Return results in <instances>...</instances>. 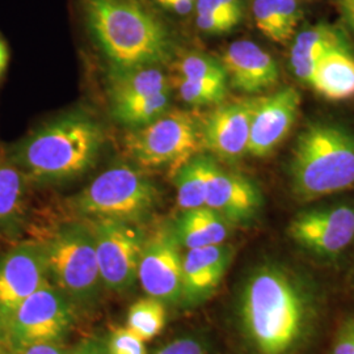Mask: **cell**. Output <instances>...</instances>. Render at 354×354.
<instances>
[{
	"label": "cell",
	"mask_w": 354,
	"mask_h": 354,
	"mask_svg": "<svg viewBox=\"0 0 354 354\" xmlns=\"http://www.w3.org/2000/svg\"><path fill=\"white\" fill-rule=\"evenodd\" d=\"M197 28L207 35H223L241 24L244 11H215L196 13Z\"/></svg>",
	"instance_id": "cell-29"
},
{
	"label": "cell",
	"mask_w": 354,
	"mask_h": 354,
	"mask_svg": "<svg viewBox=\"0 0 354 354\" xmlns=\"http://www.w3.org/2000/svg\"><path fill=\"white\" fill-rule=\"evenodd\" d=\"M167 323L165 304L160 299L145 297L140 298L127 311V327L143 342H151L159 336Z\"/></svg>",
	"instance_id": "cell-25"
},
{
	"label": "cell",
	"mask_w": 354,
	"mask_h": 354,
	"mask_svg": "<svg viewBox=\"0 0 354 354\" xmlns=\"http://www.w3.org/2000/svg\"><path fill=\"white\" fill-rule=\"evenodd\" d=\"M301 100L299 92L292 87H282L272 95L257 99L247 153L264 158L274 151L295 124Z\"/></svg>",
	"instance_id": "cell-14"
},
{
	"label": "cell",
	"mask_w": 354,
	"mask_h": 354,
	"mask_svg": "<svg viewBox=\"0 0 354 354\" xmlns=\"http://www.w3.org/2000/svg\"><path fill=\"white\" fill-rule=\"evenodd\" d=\"M8 62H10V51H8V46H7V44L4 42V39L0 37V77L4 75V73L7 71Z\"/></svg>",
	"instance_id": "cell-38"
},
{
	"label": "cell",
	"mask_w": 354,
	"mask_h": 354,
	"mask_svg": "<svg viewBox=\"0 0 354 354\" xmlns=\"http://www.w3.org/2000/svg\"><path fill=\"white\" fill-rule=\"evenodd\" d=\"M156 185L140 169L115 165L104 171L71 201L76 213L89 219L140 223L159 203Z\"/></svg>",
	"instance_id": "cell-5"
},
{
	"label": "cell",
	"mask_w": 354,
	"mask_h": 354,
	"mask_svg": "<svg viewBox=\"0 0 354 354\" xmlns=\"http://www.w3.org/2000/svg\"><path fill=\"white\" fill-rule=\"evenodd\" d=\"M15 354H66L64 349L57 345V342H42L33 344L24 348L16 349Z\"/></svg>",
	"instance_id": "cell-35"
},
{
	"label": "cell",
	"mask_w": 354,
	"mask_h": 354,
	"mask_svg": "<svg viewBox=\"0 0 354 354\" xmlns=\"http://www.w3.org/2000/svg\"><path fill=\"white\" fill-rule=\"evenodd\" d=\"M105 133L86 112L62 114L19 140L10 162L24 176L42 184L82 176L96 165Z\"/></svg>",
	"instance_id": "cell-1"
},
{
	"label": "cell",
	"mask_w": 354,
	"mask_h": 354,
	"mask_svg": "<svg viewBox=\"0 0 354 354\" xmlns=\"http://www.w3.org/2000/svg\"><path fill=\"white\" fill-rule=\"evenodd\" d=\"M310 86L332 102L354 97V55L348 44L332 49L319 61Z\"/></svg>",
	"instance_id": "cell-19"
},
{
	"label": "cell",
	"mask_w": 354,
	"mask_h": 354,
	"mask_svg": "<svg viewBox=\"0 0 354 354\" xmlns=\"http://www.w3.org/2000/svg\"><path fill=\"white\" fill-rule=\"evenodd\" d=\"M194 10L196 13L244 11V3L243 0H197Z\"/></svg>",
	"instance_id": "cell-32"
},
{
	"label": "cell",
	"mask_w": 354,
	"mask_h": 354,
	"mask_svg": "<svg viewBox=\"0 0 354 354\" xmlns=\"http://www.w3.org/2000/svg\"><path fill=\"white\" fill-rule=\"evenodd\" d=\"M92 230L102 282L111 290H127L138 279L146 236L138 223L92 219Z\"/></svg>",
	"instance_id": "cell-9"
},
{
	"label": "cell",
	"mask_w": 354,
	"mask_h": 354,
	"mask_svg": "<svg viewBox=\"0 0 354 354\" xmlns=\"http://www.w3.org/2000/svg\"><path fill=\"white\" fill-rule=\"evenodd\" d=\"M130 159L145 168L168 167L174 174L203 151V121L184 111H168L146 127L131 129L125 137Z\"/></svg>",
	"instance_id": "cell-6"
},
{
	"label": "cell",
	"mask_w": 354,
	"mask_h": 354,
	"mask_svg": "<svg viewBox=\"0 0 354 354\" xmlns=\"http://www.w3.org/2000/svg\"><path fill=\"white\" fill-rule=\"evenodd\" d=\"M48 282L42 244L23 243L0 257V332L19 306Z\"/></svg>",
	"instance_id": "cell-10"
},
{
	"label": "cell",
	"mask_w": 354,
	"mask_h": 354,
	"mask_svg": "<svg viewBox=\"0 0 354 354\" xmlns=\"http://www.w3.org/2000/svg\"><path fill=\"white\" fill-rule=\"evenodd\" d=\"M289 177L294 196L302 203L353 188V133L336 124L308 125L294 146Z\"/></svg>",
	"instance_id": "cell-4"
},
{
	"label": "cell",
	"mask_w": 354,
	"mask_h": 354,
	"mask_svg": "<svg viewBox=\"0 0 354 354\" xmlns=\"http://www.w3.org/2000/svg\"><path fill=\"white\" fill-rule=\"evenodd\" d=\"M172 227L163 226L146 238L138 266L145 292L163 304H176L183 290V256Z\"/></svg>",
	"instance_id": "cell-11"
},
{
	"label": "cell",
	"mask_w": 354,
	"mask_h": 354,
	"mask_svg": "<svg viewBox=\"0 0 354 354\" xmlns=\"http://www.w3.org/2000/svg\"><path fill=\"white\" fill-rule=\"evenodd\" d=\"M106 83L111 104L171 89L168 77L159 66H111Z\"/></svg>",
	"instance_id": "cell-21"
},
{
	"label": "cell",
	"mask_w": 354,
	"mask_h": 354,
	"mask_svg": "<svg viewBox=\"0 0 354 354\" xmlns=\"http://www.w3.org/2000/svg\"><path fill=\"white\" fill-rule=\"evenodd\" d=\"M106 346L109 354H147L145 342L127 327L113 328Z\"/></svg>",
	"instance_id": "cell-30"
},
{
	"label": "cell",
	"mask_w": 354,
	"mask_h": 354,
	"mask_svg": "<svg viewBox=\"0 0 354 354\" xmlns=\"http://www.w3.org/2000/svg\"><path fill=\"white\" fill-rule=\"evenodd\" d=\"M205 206L222 215L228 223L244 225L259 214L263 194L251 178L225 169L209 156Z\"/></svg>",
	"instance_id": "cell-13"
},
{
	"label": "cell",
	"mask_w": 354,
	"mask_h": 354,
	"mask_svg": "<svg viewBox=\"0 0 354 354\" xmlns=\"http://www.w3.org/2000/svg\"><path fill=\"white\" fill-rule=\"evenodd\" d=\"M155 354H206V352L201 342L190 337H183L169 342Z\"/></svg>",
	"instance_id": "cell-31"
},
{
	"label": "cell",
	"mask_w": 354,
	"mask_h": 354,
	"mask_svg": "<svg viewBox=\"0 0 354 354\" xmlns=\"http://www.w3.org/2000/svg\"><path fill=\"white\" fill-rule=\"evenodd\" d=\"M257 99L222 104L203 121V151L222 160H238L248 150Z\"/></svg>",
	"instance_id": "cell-15"
},
{
	"label": "cell",
	"mask_w": 354,
	"mask_h": 354,
	"mask_svg": "<svg viewBox=\"0 0 354 354\" xmlns=\"http://www.w3.org/2000/svg\"><path fill=\"white\" fill-rule=\"evenodd\" d=\"M221 62L230 86L243 93H260L279 83L277 62L252 41L232 42L223 53Z\"/></svg>",
	"instance_id": "cell-16"
},
{
	"label": "cell",
	"mask_w": 354,
	"mask_h": 354,
	"mask_svg": "<svg viewBox=\"0 0 354 354\" xmlns=\"http://www.w3.org/2000/svg\"><path fill=\"white\" fill-rule=\"evenodd\" d=\"M26 176L10 160H0V228L15 225L23 214Z\"/></svg>",
	"instance_id": "cell-24"
},
{
	"label": "cell",
	"mask_w": 354,
	"mask_h": 354,
	"mask_svg": "<svg viewBox=\"0 0 354 354\" xmlns=\"http://www.w3.org/2000/svg\"><path fill=\"white\" fill-rule=\"evenodd\" d=\"M177 243L187 250L222 244L227 239L230 223L207 206L184 210L172 226Z\"/></svg>",
	"instance_id": "cell-20"
},
{
	"label": "cell",
	"mask_w": 354,
	"mask_h": 354,
	"mask_svg": "<svg viewBox=\"0 0 354 354\" xmlns=\"http://www.w3.org/2000/svg\"><path fill=\"white\" fill-rule=\"evenodd\" d=\"M291 239L320 256L342 253L354 239V207L336 205L306 210L289 226Z\"/></svg>",
	"instance_id": "cell-12"
},
{
	"label": "cell",
	"mask_w": 354,
	"mask_h": 354,
	"mask_svg": "<svg viewBox=\"0 0 354 354\" xmlns=\"http://www.w3.org/2000/svg\"><path fill=\"white\" fill-rule=\"evenodd\" d=\"M227 79L184 80L178 79L177 92L180 99L193 106L219 105L227 96Z\"/></svg>",
	"instance_id": "cell-26"
},
{
	"label": "cell",
	"mask_w": 354,
	"mask_h": 354,
	"mask_svg": "<svg viewBox=\"0 0 354 354\" xmlns=\"http://www.w3.org/2000/svg\"><path fill=\"white\" fill-rule=\"evenodd\" d=\"M298 1L299 0H274L285 24L294 33L302 17V11L299 8Z\"/></svg>",
	"instance_id": "cell-33"
},
{
	"label": "cell",
	"mask_w": 354,
	"mask_h": 354,
	"mask_svg": "<svg viewBox=\"0 0 354 354\" xmlns=\"http://www.w3.org/2000/svg\"><path fill=\"white\" fill-rule=\"evenodd\" d=\"M207 159L209 155H196L174 174L177 189V203L183 212L205 206L207 187Z\"/></svg>",
	"instance_id": "cell-23"
},
{
	"label": "cell",
	"mask_w": 354,
	"mask_h": 354,
	"mask_svg": "<svg viewBox=\"0 0 354 354\" xmlns=\"http://www.w3.org/2000/svg\"><path fill=\"white\" fill-rule=\"evenodd\" d=\"M252 11L257 29L268 39L286 45L295 35L285 24L274 0H254Z\"/></svg>",
	"instance_id": "cell-27"
},
{
	"label": "cell",
	"mask_w": 354,
	"mask_h": 354,
	"mask_svg": "<svg viewBox=\"0 0 354 354\" xmlns=\"http://www.w3.org/2000/svg\"><path fill=\"white\" fill-rule=\"evenodd\" d=\"M84 15L111 66L160 67L172 58L165 24L136 0H84Z\"/></svg>",
	"instance_id": "cell-2"
},
{
	"label": "cell",
	"mask_w": 354,
	"mask_h": 354,
	"mask_svg": "<svg viewBox=\"0 0 354 354\" xmlns=\"http://www.w3.org/2000/svg\"><path fill=\"white\" fill-rule=\"evenodd\" d=\"M243 328L259 354H286L299 342L307 310L290 277L276 268H261L244 286Z\"/></svg>",
	"instance_id": "cell-3"
},
{
	"label": "cell",
	"mask_w": 354,
	"mask_h": 354,
	"mask_svg": "<svg viewBox=\"0 0 354 354\" xmlns=\"http://www.w3.org/2000/svg\"><path fill=\"white\" fill-rule=\"evenodd\" d=\"M171 105V89L160 91L125 102L111 104L112 115L124 127L138 129L151 124L168 112Z\"/></svg>",
	"instance_id": "cell-22"
},
{
	"label": "cell",
	"mask_w": 354,
	"mask_h": 354,
	"mask_svg": "<svg viewBox=\"0 0 354 354\" xmlns=\"http://www.w3.org/2000/svg\"><path fill=\"white\" fill-rule=\"evenodd\" d=\"M333 354H354V320L342 326L335 342Z\"/></svg>",
	"instance_id": "cell-34"
},
{
	"label": "cell",
	"mask_w": 354,
	"mask_h": 354,
	"mask_svg": "<svg viewBox=\"0 0 354 354\" xmlns=\"http://www.w3.org/2000/svg\"><path fill=\"white\" fill-rule=\"evenodd\" d=\"M178 77L184 80H210V79H227L226 70L221 59L203 53H188L175 64ZM228 80V79H227Z\"/></svg>",
	"instance_id": "cell-28"
},
{
	"label": "cell",
	"mask_w": 354,
	"mask_h": 354,
	"mask_svg": "<svg viewBox=\"0 0 354 354\" xmlns=\"http://www.w3.org/2000/svg\"><path fill=\"white\" fill-rule=\"evenodd\" d=\"M73 320V302L48 282L19 306L1 333L16 351L33 344L62 340Z\"/></svg>",
	"instance_id": "cell-8"
},
{
	"label": "cell",
	"mask_w": 354,
	"mask_h": 354,
	"mask_svg": "<svg viewBox=\"0 0 354 354\" xmlns=\"http://www.w3.org/2000/svg\"><path fill=\"white\" fill-rule=\"evenodd\" d=\"M234 251L225 243L188 250L183 256V290L180 302L194 306L206 301L219 286Z\"/></svg>",
	"instance_id": "cell-17"
},
{
	"label": "cell",
	"mask_w": 354,
	"mask_h": 354,
	"mask_svg": "<svg viewBox=\"0 0 354 354\" xmlns=\"http://www.w3.org/2000/svg\"><path fill=\"white\" fill-rule=\"evenodd\" d=\"M348 44L340 28L317 24L299 32L292 41L290 64L294 74L304 83L310 84L319 61L328 51Z\"/></svg>",
	"instance_id": "cell-18"
},
{
	"label": "cell",
	"mask_w": 354,
	"mask_h": 354,
	"mask_svg": "<svg viewBox=\"0 0 354 354\" xmlns=\"http://www.w3.org/2000/svg\"><path fill=\"white\" fill-rule=\"evenodd\" d=\"M71 354H109L106 342L89 339L79 344Z\"/></svg>",
	"instance_id": "cell-36"
},
{
	"label": "cell",
	"mask_w": 354,
	"mask_h": 354,
	"mask_svg": "<svg viewBox=\"0 0 354 354\" xmlns=\"http://www.w3.org/2000/svg\"><path fill=\"white\" fill-rule=\"evenodd\" d=\"M339 6L346 26L354 32V0H339Z\"/></svg>",
	"instance_id": "cell-37"
},
{
	"label": "cell",
	"mask_w": 354,
	"mask_h": 354,
	"mask_svg": "<svg viewBox=\"0 0 354 354\" xmlns=\"http://www.w3.org/2000/svg\"><path fill=\"white\" fill-rule=\"evenodd\" d=\"M49 279L71 302L88 304L102 285L92 230L84 223H68L42 244Z\"/></svg>",
	"instance_id": "cell-7"
}]
</instances>
